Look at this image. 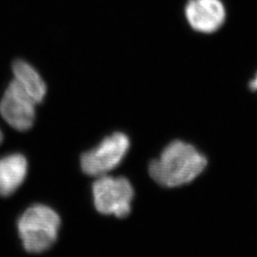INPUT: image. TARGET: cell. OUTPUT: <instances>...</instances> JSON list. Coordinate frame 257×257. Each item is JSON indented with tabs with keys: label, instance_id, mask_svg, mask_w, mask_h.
I'll return each instance as SVG.
<instances>
[{
	"label": "cell",
	"instance_id": "30bf717a",
	"mask_svg": "<svg viewBox=\"0 0 257 257\" xmlns=\"http://www.w3.org/2000/svg\"><path fill=\"white\" fill-rule=\"evenodd\" d=\"M2 141H3V134H2V132L0 130V144L2 143Z\"/></svg>",
	"mask_w": 257,
	"mask_h": 257
},
{
	"label": "cell",
	"instance_id": "ba28073f",
	"mask_svg": "<svg viewBox=\"0 0 257 257\" xmlns=\"http://www.w3.org/2000/svg\"><path fill=\"white\" fill-rule=\"evenodd\" d=\"M15 80L27 92L28 95L36 104L44 100L47 93V86L37 70L26 61L18 59L13 64Z\"/></svg>",
	"mask_w": 257,
	"mask_h": 257
},
{
	"label": "cell",
	"instance_id": "7a4b0ae2",
	"mask_svg": "<svg viewBox=\"0 0 257 257\" xmlns=\"http://www.w3.org/2000/svg\"><path fill=\"white\" fill-rule=\"evenodd\" d=\"M60 217L53 209L36 204L23 212L18 223L23 247L33 253L45 251L57 238Z\"/></svg>",
	"mask_w": 257,
	"mask_h": 257
},
{
	"label": "cell",
	"instance_id": "8992f818",
	"mask_svg": "<svg viewBox=\"0 0 257 257\" xmlns=\"http://www.w3.org/2000/svg\"><path fill=\"white\" fill-rule=\"evenodd\" d=\"M185 15L193 30L211 34L223 25L226 10L220 0H190L186 5Z\"/></svg>",
	"mask_w": 257,
	"mask_h": 257
},
{
	"label": "cell",
	"instance_id": "5b68a950",
	"mask_svg": "<svg viewBox=\"0 0 257 257\" xmlns=\"http://www.w3.org/2000/svg\"><path fill=\"white\" fill-rule=\"evenodd\" d=\"M36 105L19 83L14 79L0 101V113L12 128L24 132L34 125Z\"/></svg>",
	"mask_w": 257,
	"mask_h": 257
},
{
	"label": "cell",
	"instance_id": "277c9868",
	"mask_svg": "<svg viewBox=\"0 0 257 257\" xmlns=\"http://www.w3.org/2000/svg\"><path fill=\"white\" fill-rule=\"evenodd\" d=\"M130 148V139L123 133H114L102 140L97 147L81 156V168L86 175L103 176L115 169Z\"/></svg>",
	"mask_w": 257,
	"mask_h": 257
},
{
	"label": "cell",
	"instance_id": "52a82bcc",
	"mask_svg": "<svg viewBox=\"0 0 257 257\" xmlns=\"http://www.w3.org/2000/svg\"><path fill=\"white\" fill-rule=\"evenodd\" d=\"M28 173L26 157L20 154H12L0 157V196L6 197L25 181Z\"/></svg>",
	"mask_w": 257,
	"mask_h": 257
},
{
	"label": "cell",
	"instance_id": "9c48e42d",
	"mask_svg": "<svg viewBox=\"0 0 257 257\" xmlns=\"http://www.w3.org/2000/svg\"><path fill=\"white\" fill-rule=\"evenodd\" d=\"M250 88L251 89H253V90H255V91H257V74L256 76H255V78L251 81V83H250Z\"/></svg>",
	"mask_w": 257,
	"mask_h": 257
},
{
	"label": "cell",
	"instance_id": "6da1fadb",
	"mask_svg": "<svg viewBox=\"0 0 257 257\" xmlns=\"http://www.w3.org/2000/svg\"><path fill=\"white\" fill-rule=\"evenodd\" d=\"M207 158L193 145L180 140L169 144L149 167L152 178L168 188L180 187L202 174Z\"/></svg>",
	"mask_w": 257,
	"mask_h": 257
},
{
	"label": "cell",
	"instance_id": "3957f363",
	"mask_svg": "<svg viewBox=\"0 0 257 257\" xmlns=\"http://www.w3.org/2000/svg\"><path fill=\"white\" fill-rule=\"evenodd\" d=\"M92 193L94 206L100 213L122 218L131 212L134 189L127 178L99 176L92 185Z\"/></svg>",
	"mask_w": 257,
	"mask_h": 257
}]
</instances>
